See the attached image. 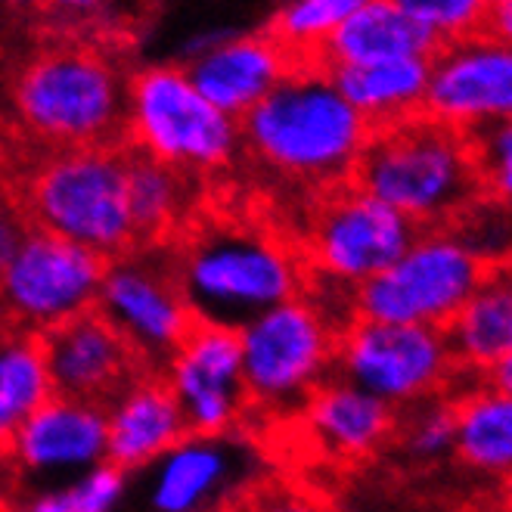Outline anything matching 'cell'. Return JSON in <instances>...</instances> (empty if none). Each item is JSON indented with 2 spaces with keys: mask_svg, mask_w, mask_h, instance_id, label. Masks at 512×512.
Segmentation results:
<instances>
[{
  "mask_svg": "<svg viewBox=\"0 0 512 512\" xmlns=\"http://www.w3.org/2000/svg\"><path fill=\"white\" fill-rule=\"evenodd\" d=\"M50 398L41 336L0 329V463H7L16 435Z\"/></svg>",
  "mask_w": 512,
  "mask_h": 512,
  "instance_id": "obj_26",
  "label": "cell"
},
{
  "mask_svg": "<svg viewBox=\"0 0 512 512\" xmlns=\"http://www.w3.org/2000/svg\"><path fill=\"white\" fill-rule=\"evenodd\" d=\"M131 143L153 159L199 177L208 190L227 187L239 168V122L208 103L184 66H140L128 84Z\"/></svg>",
  "mask_w": 512,
  "mask_h": 512,
  "instance_id": "obj_6",
  "label": "cell"
},
{
  "mask_svg": "<svg viewBox=\"0 0 512 512\" xmlns=\"http://www.w3.org/2000/svg\"><path fill=\"white\" fill-rule=\"evenodd\" d=\"M41 345L53 395L100 410H109L134 382L153 373L97 308L50 329Z\"/></svg>",
  "mask_w": 512,
  "mask_h": 512,
  "instance_id": "obj_16",
  "label": "cell"
},
{
  "mask_svg": "<svg viewBox=\"0 0 512 512\" xmlns=\"http://www.w3.org/2000/svg\"><path fill=\"white\" fill-rule=\"evenodd\" d=\"M357 0H295L270 16L261 32L274 41L289 63L301 72L320 66L326 41L333 38Z\"/></svg>",
  "mask_w": 512,
  "mask_h": 512,
  "instance_id": "obj_27",
  "label": "cell"
},
{
  "mask_svg": "<svg viewBox=\"0 0 512 512\" xmlns=\"http://www.w3.org/2000/svg\"><path fill=\"white\" fill-rule=\"evenodd\" d=\"M488 270H506L512 258V208L478 196L466 212L447 227Z\"/></svg>",
  "mask_w": 512,
  "mask_h": 512,
  "instance_id": "obj_29",
  "label": "cell"
},
{
  "mask_svg": "<svg viewBox=\"0 0 512 512\" xmlns=\"http://www.w3.org/2000/svg\"><path fill=\"white\" fill-rule=\"evenodd\" d=\"M7 494H10V472L4 463H0V497H7Z\"/></svg>",
  "mask_w": 512,
  "mask_h": 512,
  "instance_id": "obj_39",
  "label": "cell"
},
{
  "mask_svg": "<svg viewBox=\"0 0 512 512\" xmlns=\"http://www.w3.org/2000/svg\"><path fill=\"white\" fill-rule=\"evenodd\" d=\"M454 404L457 441L454 457L491 478L512 475V395L494 385H475Z\"/></svg>",
  "mask_w": 512,
  "mask_h": 512,
  "instance_id": "obj_25",
  "label": "cell"
},
{
  "mask_svg": "<svg viewBox=\"0 0 512 512\" xmlns=\"http://www.w3.org/2000/svg\"><path fill=\"white\" fill-rule=\"evenodd\" d=\"M28 233H32V224L25 221V215L10 199H4V205H0V277L7 274Z\"/></svg>",
  "mask_w": 512,
  "mask_h": 512,
  "instance_id": "obj_34",
  "label": "cell"
},
{
  "mask_svg": "<svg viewBox=\"0 0 512 512\" xmlns=\"http://www.w3.org/2000/svg\"><path fill=\"white\" fill-rule=\"evenodd\" d=\"M0 329H4V326H0Z\"/></svg>",
  "mask_w": 512,
  "mask_h": 512,
  "instance_id": "obj_42",
  "label": "cell"
},
{
  "mask_svg": "<svg viewBox=\"0 0 512 512\" xmlns=\"http://www.w3.org/2000/svg\"><path fill=\"white\" fill-rule=\"evenodd\" d=\"M162 376L174 391L190 435H239L252 419L236 329L196 320Z\"/></svg>",
  "mask_w": 512,
  "mask_h": 512,
  "instance_id": "obj_13",
  "label": "cell"
},
{
  "mask_svg": "<svg viewBox=\"0 0 512 512\" xmlns=\"http://www.w3.org/2000/svg\"><path fill=\"white\" fill-rule=\"evenodd\" d=\"M488 274L447 227L419 230L395 264L354 292V317L447 329Z\"/></svg>",
  "mask_w": 512,
  "mask_h": 512,
  "instance_id": "obj_9",
  "label": "cell"
},
{
  "mask_svg": "<svg viewBox=\"0 0 512 512\" xmlns=\"http://www.w3.org/2000/svg\"><path fill=\"white\" fill-rule=\"evenodd\" d=\"M401 7L435 44V53L481 35L488 25V0H401Z\"/></svg>",
  "mask_w": 512,
  "mask_h": 512,
  "instance_id": "obj_30",
  "label": "cell"
},
{
  "mask_svg": "<svg viewBox=\"0 0 512 512\" xmlns=\"http://www.w3.org/2000/svg\"><path fill=\"white\" fill-rule=\"evenodd\" d=\"M485 32H491L494 38H500L512 47V0H494V4H488Z\"/></svg>",
  "mask_w": 512,
  "mask_h": 512,
  "instance_id": "obj_36",
  "label": "cell"
},
{
  "mask_svg": "<svg viewBox=\"0 0 512 512\" xmlns=\"http://www.w3.org/2000/svg\"><path fill=\"white\" fill-rule=\"evenodd\" d=\"M103 463L106 410L53 395L16 435L4 463L10 472L7 500L69 485Z\"/></svg>",
  "mask_w": 512,
  "mask_h": 512,
  "instance_id": "obj_15",
  "label": "cell"
},
{
  "mask_svg": "<svg viewBox=\"0 0 512 512\" xmlns=\"http://www.w3.org/2000/svg\"><path fill=\"white\" fill-rule=\"evenodd\" d=\"M500 497H503V509L512 512V475L503 478V491H500Z\"/></svg>",
  "mask_w": 512,
  "mask_h": 512,
  "instance_id": "obj_38",
  "label": "cell"
},
{
  "mask_svg": "<svg viewBox=\"0 0 512 512\" xmlns=\"http://www.w3.org/2000/svg\"><path fill=\"white\" fill-rule=\"evenodd\" d=\"M457 373L444 329L354 317L336 342L333 376L395 410L438 398Z\"/></svg>",
  "mask_w": 512,
  "mask_h": 512,
  "instance_id": "obj_10",
  "label": "cell"
},
{
  "mask_svg": "<svg viewBox=\"0 0 512 512\" xmlns=\"http://www.w3.org/2000/svg\"><path fill=\"white\" fill-rule=\"evenodd\" d=\"M131 38L125 32L38 28L13 59H0L4 103L19 140L41 153L125 149Z\"/></svg>",
  "mask_w": 512,
  "mask_h": 512,
  "instance_id": "obj_1",
  "label": "cell"
},
{
  "mask_svg": "<svg viewBox=\"0 0 512 512\" xmlns=\"http://www.w3.org/2000/svg\"><path fill=\"white\" fill-rule=\"evenodd\" d=\"M128 485V475L115 466L103 463L94 472H87L69 485H59L50 491L13 497V512H112L122 500Z\"/></svg>",
  "mask_w": 512,
  "mask_h": 512,
  "instance_id": "obj_28",
  "label": "cell"
},
{
  "mask_svg": "<svg viewBox=\"0 0 512 512\" xmlns=\"http://www.w3.org/2000/svg\"><path fill=\"white\" fill-rule=\"evenodd\" d=\"M0 512H13V503L7 497H0Z\"/></svg>",
  "mask_w": 512,
  "mask_h": 512,
  "instance_id": "obj_40",
  "label": "cell"
},
{
  "mask_svg": "<svg viewBox=\"0 0 512 512\" xmlns=\"http://www.w3.org/2000/svg\"><path fill=\"white\" fill-rule=\"evenodd\" d=\"M22 140L19 134L13 131L10 125V115H7V103H4V81H0V180H4V174L16 165L19 153H22Z\"/></svg>",
  "mask_w": 512,
  "mask_h": 512,
  "instance_id": "obj_35",
  "label": "cell"
},
{
  "mask_svg": "<svg viewBox=\"0 0 512 512\" xmlns=\"http://www.w3.org/2000/svg\"><path fill=\"white\" fill-rule=\"evenodd\" d=\"M329 75H333L339 94L370 125V131L407 122V118L426 112L429 56L333 69Z\"/></svg>",
  "mask_w": 512,
  "mask_h": 512,
  "instance_id": "obj_23",
  "label": "cell"
},
{
  "mask_svg": "<svg viewBox=\"0 0 512 512\" xmlns=\"http://www.w3.org/2000/svg\"><path fill=\"white\" fill-rule=\"evenodd\" d=\"M174 267L196 320L243 329L255 317L305 295L308 267L289 230L252 205L208 193L205 208L174 246Z\"/></svg>",
  "mask_w": 512,
  "mask_h": 512,
  "instance_id": "obj_2",
  "label": "cell"
},
{
  "mask_svg": "<svg viewBox=\"0 0 512 512\" xmlns=\"http://www.w3.org/2000/svg\"><path fill=\"white\" fill-rule=\"evenodd\" d=\"M125 174L134 252L174 246L208 202V187L199 177L153 159L134 143L125 146Z\"/></svg>",
  "mask_w": 512,
  "mask_h": 512,
  "instance_id": "obj_21",
  "label": "cell"
},
{
  "mask_svg": "<svg viewBox=\"0 0 512 512\" xmlns=\"http://www.w3.org/2000/svg\"><path fill=\"white\" fill-rule=\"evenodd\" d=\"M351 184L419 230L450 227L481 196L472 137L426 112L373 131Z\"/></svg>",
  "mask_w": 512,
  "mask_h": 512,
  "instance_id": "obj_5",
  "label": "cell"
},
{
  "mask_svg": "<svg viewBox=\"0 0 512 512\" xmlns=\"http://www.w3.org/2000/svg\"><path fill=\"white\" fill-rule=\"evenodd\" d=\"M187 438V419L162 373L143 376L106 410V463L125 475L143 472Z\"/></svg>",
  "mask_w": 512,
  "mask_h": 512,
  "instance_id": "obj_20",
  "label": "cell"
},
{
  "mask_svg": "<svg viewBox=\"0 0 512 512\" xmlns=\"http://www.w3.org/2000/svg\"><path fill=\"white\" fill-rule=\"evenodd\" d=\"M0 184L35 230L63 236L106 261L134 252L125 149L41 153L22 146Z\"/></svg>",
  "mask_w": 512,
  "mask_h": 512,
  "instance_id": "obj_4",
  "label": "cell"
},
{
  "mask_svg": "<svg viewBox=\"0 0 512 512\" xmlns=\"http://www.w3.org/2000/svg\"><path fill=\"white\" fill-rule=\"evenodd\" d=\"M426 115L466 137L512 122V47L491 32L441 47L429 59Z\"/></svg>",
  "mask_w": 512,
  "mask_h": 512,
  "instance_id": "obj_14",
  "label": "cell"
},
{
  "mask_svg": "<svg viewBox=\"0 0 512 512\" xmlns=\"http://www.w3.org/2000/svg\"><path fill=\"white\" fill-rule=\"evenodd\" d=\"M289 233L311 277L360 289L410 249L419 227L354 184H342L311 196Z\"/></svg>",
  "mask_w": 512,
  "mask_h": 512,
  "instance_id": "obj_7",
  "label": "cell"
},
{
  "mask_svg": "<svg viewBox=\"0 0 512 512\" xmlns=\"http://www.w3.org/2000/svg\"><path fill=\"white\" fill-rule=\"evenodd\" d=\"M481 196L512 208V122L494 125L472 137Z\"/></svg>",
  "mask_w": 512,
  "mask_h": 512,
  "instance_id": "obj_32",
  "label": "cell"
},
{
  "mask_svg": "<svg viewBox=\"0 0 512 512\" xmlns=\"http://www.w3.org/2000/svg\"><path fill=\"white\" fill-rule=\"evenodd\" d=\"M143 472V506L149 512H218L224 503H236L249 491V457L239 435H190Z\"/></svg>",
  "mask_w": 512,
  "mask_h": 512,
  "instance_id": "obj_17",
  "label": "cell"
},
{
  "mask_svg": "<svg viewBox=\"0 0 512 512\" xmlns=\"http://www.w3.org/2000/svg\"><path fill=\"white\" fill-rule=\"evenodd\" d=\"M97 311L153 373H165L168 360L196 326V314L180 292L171 249H140L109 261Z\"/></svg>",
  "mask_w": 512,
  "mask_h": 512,
  "instance_id": "obj_12",
  "label": "cell"
},
{
  "mask_svg": "<svg viewBox=\"0 0 512 512\" xmlns=\"http://www.w3.org/2000/svg\"><path fill=\"white\" fill-rule=\"evenodd\" d=\"M339 333L308 298L255 317L239 329L252 416H295L311 391L333 376Z\"/></svg>",
  "mask_w": 512,
  "mask_h": 512,
  "instance_id": "obj_8",
  "label": "cell"
},
{
  "mask_svg": "<svg viewBox=\"0 0 512 512\" xmlns=\"http://www.w3.org/2000/svg\"><path fill=\"white\" fill-rule=\"evenodd\" d=\"M184 72L208 103L239 122L298 69L258 28L252 35H239L208 47L205 53L193 56V63L184 66Z\"/></svg>",
  "mask_w": 512,
  "mask_h": 512,
  "instance_id": "obj_19",
  "label": "cell"
},
{
  "mask_svg": "<svg viewBox=\"0 0 512 512\" xmlns=\"http://www.w3.org/2000/svg\"><path fill=\"white\" fill-rule=\"evenodd\" d=\"M401 429V447L404 454L416 463H438L454 454L457 441V423H454V404L450 401H423L413 404L410 416L398 419Z\"/></svg>",
  "mask_w": 512,
  "mask_h": 512,
  "instance_id": "obj_31",
  "label": "cell"
},
{
  "mask_svg": "<svg viewBox=\"0 0 512 512\" xmlns=\"http://www.w3.org/2000/svg\"><path fill=\"white\" fill-rule=\"evenodd\" d=\"M233 512H326V506L295 488L255 485L233 503Z\"/></svg>",
  "mask_w": 512,
  "mask_h": 512,
  "instance_id": "obj_33",
  "label": "cell"
},
{
  "mask_svg": "<svg viewBox=\"0 0 512 512\" xmlns=\"http://www.w3.org/2000/svg\"><path fill=\"white\" fill-rule=\"evenodd\" d=\"M109 261L63 236L35 230L0 277V326L44 336L97 308Z\"/></svg>",
  "mask_w": 512,
  "mask_h": 512,
  "instance_id": "obj_11",
  "label": "cell"
},
{
  "mask_svg": "<svg viewBox=\"0 0 512 512\" xmlns=\"http://www.w3.org/2000/svg\"><path fill=\"white\" fill-rule=\"evenodd\" d=\"M435 56V44L401 7V0H357L345 22L326 41L320 66L326 72Z\"/></svg>",
  "mask_w": 512,
  "mask_h": 512,
  "instance_id": "obj_22",
  "label": "cell"
},
{
  "mask_svg": "<svg viewBox=\"0 0 512 512\" xmlns=\"http://www.w3.org/2000/svg\"><path fill=\"white\" fill-rule=\"evenodd\" d=\"M323 457L357 463L395 438L398 410L339 376L320 382L292 416Z\"/></svg>",
  "mask_w": 512,
  "mask_h": 512,
  "instance_id": "obj_18",
  "label": "cell"
},
{
  "mask_svg": "<svg viewBox=\"0 0 512 512\" xmlns=\"http://www.w3.org/2000/svg\"><path fill=\"white\" fill-rule=\"evenodd\" d=\"M488 385H494V388L506 391V395H512V348H509V354L500 360V364L488 373Z\"/></svg>",
  "mask_w": 512,
  "mask_h": 512,
  "instance_id": "obj_37",
  "label": "cell"
},
{
  "mask_svg": "<svg viewBox=\"0 0 512 512\" xmlns=\"http://www.w3.org/2000/svg\"><path fill=\"white\" fill-rule=\"evenodd\" d=\"M444 333L457 367L488 379L512 348V270H491Z\"/></svg>",
  "mask_w": 512,
  "mask_h": 512,
  "instance_id": "obj_24",
  "label": "cell"
},
{
  "mask_svg": "<svg viewBox=\"0 0 512 512\" xmlns=\"http://www.w3.org/2000/svg\"><path fill=\"white\" fill-rule=\"evenodd\" d=\"M370 125L339 94L323 66L283 78L239 118L243 165L261 187L317 193L351 184L357 159L370 140Z\"/></svg>",
  "mask_w": 512,
  "mask_h": 512,
  "instance_id": "obj_3",
  "label": "cell"
},
{
  "mask_svg": "<svg viewBox=\"0 0 512 512\" xmlns=\"http://www.w3.org/2000/svg\"><path fill=\"white\" fill-rule=\"evenodd\" d=\"M4 199H7V190H4V184H0V205H4Z\"/></svg>",
  "mask_w": 512,
  "mask_h": 512,
  "instance_id": "obj_41",
  "label": "cell"
}]
</instances>
